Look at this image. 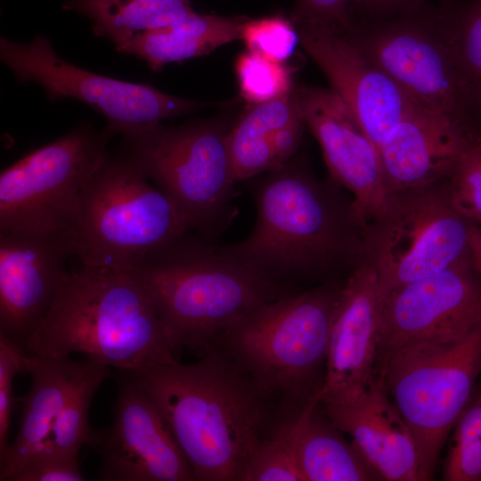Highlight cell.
<instances>
[{
    "mask_svg": "<svg viewBox=\"0 0 481 481\" xmlns=\"http://www.w3.org/2000/svg\"><path fill=\"white\" fill-rule=\"evenodd\" d=\"M436 12L471 112L481 115V0H444Z\"/></svg>",
    "mask_w": 481,
    "mask_h": 481,
    "instance_id": "484cf974",
    "label": "cell"
},
{
    "mask_svg": "<svg viewBox=\"0 0 481 481\" xmlns=\"http://www.w3.org/2000/svg\"><path fill=\"white\" fill-rule=\"evenodd\" d=\"M31 387L20 397L21 416L17 435L0 461V481L29 461L43 455L63 409L95 362L68 357L22 356Z\"/></svg>",
    "mask_w": 481,
    "mask_h": 481,
    "instance_id": "44dd1931",
    "label": "cell"
},
{
    "mask_svg": "<svg viewBox=\"0 0 481 481\" xmlns=\"http://www.w3.org/2000/svg\"><path fill=\"white\" fill-rule=\"evenodd\" d=\"M425 0H371L367 23L385 20L424 4Z\"/></svg>",
    "mask_w": 481,
    "mask_h": 481,
    "instance_id": "d590c367",
    "label": "cell"
},
{
    "mask_svg": "<svg viewBox=\"0 0 481 481\" xmlns=\"http://www.w3.org/2000/svg\"><path fill=\"white\" fill-rule=\"evenodd\" d=\"M102 481H194L196 477L152 399L119 371L110 428L96 430Z\"/></svg>",
    "mask_w": 481,
    "mask_h": 481,
    "instance_id": "4fadbf2b",
    "label": "cell"
},
{
    "mask_svg": "<svg viewBox=\"0 0 481 481\" xmlns=\"http://www.w3.org/2000/svg\"><path fill=\"white\" fill-rule=\"evenodd\" d=\"M293 23L301 46L379 150L415 104L347 33L306 22Z\"/></svg>",
    "mask_w": 481,
    "mask_h": 481,
    "instance_id": "2e32d148",
    "label": "cell"
},
{
    "mask_svg": "<svg viewBox=\"0 0 481 481\" xmlns=\"http://www.w3.org/2000/svg\"><path fill=\"white\" fill-rule=\"evenodd\" d=\"M292 93L253 105L228 132L227 143L236 182L273 169V136L298 117Z\"/></svg>",
    "mask_w": 481,
    "mask_h": 481,
    "instance_id": "d4e9b609",
    "label": "cell"
},
{
    "mask_svg": "<svg viewBox=\"0 0 481 481\" xmlns=\"http://www.w3.org/2000/svg\"><path fill=\"white\" fill-rule=\"evenodd\" d=\"M241 96L252 105L261 104L292 93V76L284 63L267 60L252 52L241 53L235 61Z\"/></svg>",
    "mask_w": 481,
    "mask_h": 481,
    "instance_id": "f1b7e54d",
    "label": "cell"
},
{
    "mask_svg": "<svg viewBox=\"0 0 481 481\" xmlns=\"http://www.w3.org/2000/svg\"><path fill=\"white\" fill-rule=\"evenodd\" d=\"M247 19L194 11L174 24L135 35L116 49L136 56L152 71H159L168 63L205 55L240 39Z\"/></svg>",
    "mask_w": 481,
    "mask_h": 481,
    "instance_id": "603a6c76",
    "label": "cell"
},
{
    "mask_svg": "<svg viewBox=\"0 0 481 481\" xmlns=\"http://www.w3.org/2000/svg\"><path fill=\"white\" fill-rule=\"evenodd\" d=\"M303 123L304 122L299 115L277 130L273 135L272 140L273 155V170L289 163V159L297 151L301 141Z\"/></svg>",
    "mask_w": 481,
    "mask_h": 481,
    "instance_id": "e575fe53",
    "label": "cell"
},
{
    "mask_svg": "<svg viewBox=\"0 0 481 481\" xmlns=\"http://www.w3.org/2000/svg\"><path fill=\"white\" fill-rule=\"evenodd\" d=\"M387 194L363 231L359 261L377 273L381 295L438 273L469 254L474 223L452 205L446 184Z\"/></svg>",
    "mask_w": 481,
    "mask_h": 481,
    "instance_id": "9c48e42d",
    "label": "cell"
},
{
    "mask_svg": "<svg viewBox=\"0 0 481 481\" xmlns=\"http://www.w3.org/2000/svg\"><path fill=\"white\" fill-rule=\"evenodd\" d=\"M339 291L324 285L264 303L231 325L217 347L268 396L305 404L323 382Z\"/></svg>",
    "mask_w": 481,
    "mask_h": 481,
    "instance_id": "5b68a950",
    "label": "cell"
},
{
    "mask_svg": "<svg viewBox=\"0 0 481 481\" xmlns=\"http://www.w3.org/2000/svg\"><path fill=\"white\" fill-rule=\"evenodd\" d=\"M110 374V367L94 363L55 423L44 454L77 457L82 446H93L96 430L88 422L90 404L98 387Z\"/></svg>",
    "mask_w": 481,
    "mask_h": 481,
    "instance_id": "4316f807",
    "label": "cell"
},
{
    "mask_svg": "<svg viewBox=\"0 0 481 481\" xmlns=\"http://www.w3.org/2000/svg\"><path fill=\"white\" fill-rule=\"evenodd\" d=\"M23 352L51 357L77 353L124 371L178 361L136 279L86 265L66 273Z\"/></svg>",
    "mask_w": 481,
    "mask_h": 481,
    "instance_id": "3957f363",
    "label": "cell"
},
{
    "mask_svg": "<svg viewBox=\"0 0 481 481\" xmlns=\"http://www.w3.org/2000/svg\"><path fill=\"white\" fill-rule=\"evenodd\" d=\"M77 457L48 453L29 461L5 481H84Z\"/></svg>",
    "mask_w": 481,
    "mask_h": 481,
    "instance_id": "836d02e7",
    "label": "cell"
},
{
    "mask_svg": "<svg viewBox=\"0 0 481 481\" xmlns=\"http://www.w3.org/2000/svg\"><path fill=\"white\" fill-rule=\"evenodd\" d=\"M71 256L70 231L0 232V335L22 351L47 314Z\"/></svg>",
    "mask_w": 481,
    "mask_h": 481,
    "instance_id": "e0dca14e",
    "label": "cell"
},
{
    "mask_svg": "<svg viewBox=\"0 0 481 481\" xmlns=\"http://www.w3.org/2000/svg\"><path fill=\"white\" fill-rule=\"evenodd\" d=\"M0 57L19 82L40 86L52 102L73 98L91 106L119 135L206 106L150 85L112 78L73 65L40 34L27 43L1 37Z\"/></svg>",
    "mask_w": 481,
    "mask_h": 481,
    "instance_id": "7c38bea8",
    "label": "cell"
},
{
    "mask_svg": "<svg viewBox=\"0 0 481 481\" xmlns=\"http://www.w3.org/2000/svg\"><path fill=\"white\" fill-rule=\"evenodd\" d=\"M292 95L331 177L353 194L355 216L365 229L382 213L387 199L377 148L334 90L303 86Z\"/></svg>",
    "mask_w": 481,
    "mask_h": 481,
    "instance_id": "9a60e30c",
    "label": "cell"
},
{
    "mask_svg": "<svg viewBox=\"0 0 481 481\" xmlns=\"http://www.w3.org/2000/svg\"><path fill=\"white\" fill-rule=\"evenodd\" d=\"M128 273L150 299L172 350L200 358L216 350L221 335L245 314L292 293L187 233Z\"/></svg>",
    "mask_w": 481,
    "mask_h": 481,
    "instance_id": "277c9868",
    "label": "cell"
},
{
    "mask_svg": "<svg viewBox=\"0 0 481 481\" xmlns=\"http://www.w3.org/2000/svg\"><path fill=\"white\" fill-rule=\"evenodd\" d=\"M474 134L414 105L378 150L387 193L446 180Z\"/></svg>",
    "mask_w": 481,
    "mask_h": 481,
    "instance_id": "d6986e66",
    "label": "cell"
},
{
    "mask_svg": "<svg viewBox=\"0 0 481 481\" xmlns=\"http://www.w3.org/2000/svg\"><path fill=\"white\" fill-rule=\"evenodd\" d=\"M381 293L376 271L358 261L341 286L330 326L322 404H351L377 373Z\"/></svg>",
    "mask_w": 481,
    "mask_h": 481,
    "instance_id": "ac0fdd59",
    "label": "cell"
},
{
    "mask_svg": "<svg viewBox=\"0 0 481 481\" xmlns=\"http://www.w3.org/2000/svg\"><path fill=\"white\" fill-rule=\"evenodd\" d=\"M240 39L248 51L278 63L287 61L299 43L293 21L282 15L248 18Z\"/></svg>",
    "mask_w": 481,
    "mask_h": 481,
    "instance_id": "4dcf8cb0",
    "label": "cell"
},
{
    "mask_svg": "<svg viewBox=\"0 0 481 481\" xmlns=\"http://www.w3.org/2000/svg\"><path fill=\"white\" fill-rule=\"evenodd\" d=\"M25 353L0 335V461L9 449L11 417L16 399L12 386L15 376L24 372L22 356Z\"/></svg>",
    "mask_w": 481,
    "mask_h": 481,
    "instance_id": "d6a6232c",
    "label": "cell"
},
{
    "mask_svg": "<svg viewBox=\"0 0 481 481\" xmlns=\"http://www.w3.org/2000/svg\"><path fill=\"white\" fill-rule=\"evenodd\" d=\"M228 132L212 121L175 127L157 123L120 134L118 153L155 183L190 229L208 241L232 216L229 201L236 180Z\"/></svg>",
    "mask_w": 481,
    "mask_h": 481,
    "instance_id": "52a82bcc",
    "label": "cell"
},
{
    "mask_svg": "<svg viewBox=\"0 0 481 481\" xmlns=\"http://www.w3.org/2000/svg\"><path fill=\"white\" fill-rule=\"evenodd\" d=\"M481 322V275L470 255L381 295L378 361L416 342L460 337Z\"/></svg>",
    "mask_w": 481,
    "mask_h": 481,
    "instance_id": "5bb4252c",
    "label": "cell"
},
{
    "mask_svg": "<svg viewBox=\"0 0 481 481\" xmlns=\"http://www.w3.org/2000/svg\"><path fill=\"white\" fill-rule=\"evenodd\" d=\"M280 427L306 481H366L379 477L329 419L319 392Z\"/></svg>",
    "mask_w": 481,
    "mask_h": 481,
    "instance_id": "7402d4cb",
    "label": "cell"
},
{
    "mask_svg": "<svg viewBox=\"0 0 481 481\" xmlns=\"http://www.w3.org/2000/svg\"><path fill=\"white\" fill-rule=\"evenodd\" d=\"M454 427L444 479L481 481V391L472 395Z\"/></svg>",
    "mask_w": 481,
    "mask_h": 481,
    "instance_id": "83f0119b",
    "label": "cell"
},
{
    "mask_svg": "<svg viewBox=\"0 0 481 481\" xmlns=\"http://www.w3.org/2000/svg\"><path fill=\"white\" fill-rule=\"evenodd\" d=\"M191 230L174 202L108 152L83 189L70 232L82 265L130 272Z\"/></svg>",
    "mask_w": 481,
    "mask_h": 481,
    "instance_id": "8992f818",
    "label": "cell"
},
{
    "mask_svg": "<svg viewBox=\"0 0 481 481\" xmlns=\"http://www.w3.org/2000/svg\"><path fill=\"white\" fill-rule=\"evenodd\" d=\"M126 372L161 412L196 480H245L268 395L224 351Z\"/></svg>",
    "mask_w": 481,
    "mask_h": 481,
    "instance_id": "6da1fadb",
    "label": "cell"
},
{
    "mask_svg": "<svg viewBox=\"0 0 481 481\" xmlns=\"http://www.w3.org/2000/svg\"><path fill=\"white\" fill-rule=\"evenodd\" d=\"M244 481H306L292 446L281 427L254 446Z\"/></svg>",
    "mask_w": 481,
    "mask_h": 481,
    "instance_id": "f546056e",
    "label": "cell"
},
{
    "mask_svg": "<svg viewBox=\"0 0 481 481\" xmlns=\"http://www.w3.org/2000/svg\"><path fill=\"white\" fill-rule=\"evenodd\" d=\"M347 33L412 102L470 129L471 108L436 6L425 2Z\"/></svg>",
    "mask_w": 481,
    "mask_h": 481,
    "instance_id": "8fae6325",
    "label": "cell"
},
{
    "mask_svg": "<svg viewBox=\"0 0 481 481\" xmlns=\"http://www.w3.org/2000/svg\"><path fill=\"white\" fill-rule=\"evenodd\" d=\"M469 255L475 269L481 275V228L476 224L470 233Z\"/></svg>",
    "mask_w": 481,
    "mask_h": 481,
    "instance_id": "8d00e7d4",
    "label": "cell"
},
{
    "mask_svg": "<svg viewBox=\"0 0 481 481\" xmlns=\"http://www.w3.org/2000/svg\"><path fill=\"white\" fill-rule=\"evenodd\" d=\"M62 8L88 18L94 33L109 38L115 47L194 12L192 0H64Z\"/></svg>",
    "mask_w": 481,
    "mask_h": 481,
    "instance_id": "cb8c5ba5",
    "label": "cell"
},
{
    "mask_svg": "<svg viewBox=\"0 0 481 481\" xmlns=\"http://www.w3.org/2000/svg\"><path fill=\"white\" fill-rule=\"evenodd\" d=\"M116 132L81 123L4 168L0 175V232L70 231L80 194L108 154Z\"/></svg>",
    "mask_w": 481,
    "mask_h": 481,
    "instance_id": "30bf717a",
    "label": "cell"
},
{
    "mask_svg": "<svg viewBox=\"0 0 481 481\" xmlns=\"http://www.w3.org/2000/svg\"><path fill=\"white\" fill-rule=\"evenodd\" d=\"M332 423L350 436L355 448L379 477L422 481L412 431L376 373L366 392L351 404H322Z\"/></svg>",
    "mask_w": 481,
    "mask_h": 481,
    "instance_id": "ffe728a7",
    "label": "cell"
},
{
    "mask_svg": "<svg viewBox=\"0 0 481 481\" xmlns=\"http://www.w3.org/2000/svg\"><path fill=\"white\" fill-rule=\"evenodd\" d=\"M446 188L452 205L466 218L481 222V142L477 134L469 140Z\"/></svg>",
    "mask_w": 481,
    "mask_h": 481,
    "instance_id": "1f68e13d",
    "label": "cell"
},
{
    "mask_svg": "<svg viewBox=\"0 0 481 481\" xmlns=\"http://www.w3.org/2000/svg\"><path fill=\"white\" fill-rule=\"evenodd\" d=\"M378 363L377 372L414 437L422 481L429 480L481 373V322L457 338L400 347Z\"/></svg>",
    "mask_w": 481,
    "mask_h": 481,
    "instance_id": "ba28073f",
    "label": "cell"
},
{
    "mask_svg": "<svg viewBox=\"0 0 481 481\" xmlns=\"http://www.w3.org/2000/svg\"><path fill=\"white\" fill-rule=\"evenodd\" d=\"M257 218L242 241L220 248L260 277L290 289L360 259L363 229L352 202L302 167L271 171L253 189Z\"/></svg>",
    "mask_w": 481,
    "mask_h": 481,
    "instance_id": "7a4b0ae2",
    "label": "cell"
}]
</instances>
